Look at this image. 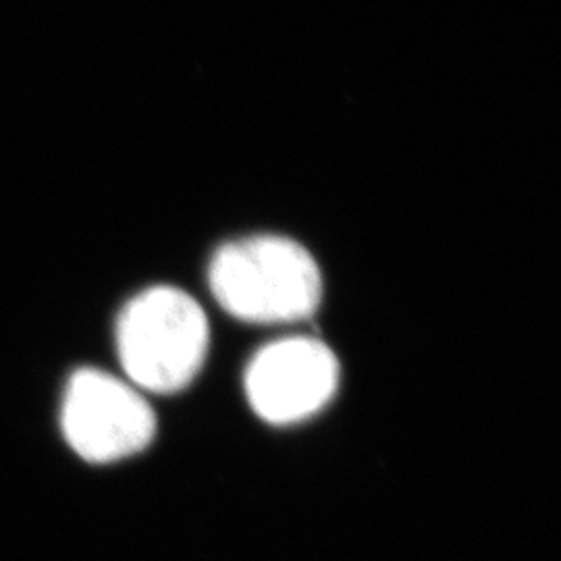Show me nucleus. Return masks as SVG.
<instances>
[{
	"label": "nucleus",
	"mask_w": 561,
	"mask_h": 561,
	"mask_svg": "<svg viewBox=\"0 0 561 561\" xmlns=\"http://www.w3.org/2000/svg\"><path fill=\"white\" fill-rule=\"evenodd\" d=\"M62 433L80 458L108 463L146 449L157 433V419L140 389L85 368L67 385Z\"/></svg>",
	"instance_id": "obj_3"
},
{
	"label": "nucleus",
	"mask_w": 561,
	"mask_h": 561,
	"mask_svg": "<svg viewBox=\"0 0 561 561\" xmlns=\"http://www.w3.org/2000/svg\"><path fill=\"white\" fill-rule=\"evenodd\" d=\"M201 304L175 287H152L129 301L117 321V352L136 389L175 393L196 379L208 352Z\"/></svg>",
	"instance_id": "obj_2"
},
{
	"label": "nucleus",
	"mask_w": 561,
	"mask_h": 561,
	"mask_svg": "<svg viewBox=\"0 0 561 561\" xmlns=\"http://www.w3.org/2000/svg\"><path fill=\"white\" fill-rule=\"evenodd\" d=\"M340 385L333 350L312 337L275 341L252 358L245 393L252 410L271 424H294L321 412Z\"/></svg>",
	"instance_id": "obj_4"
},
{
	"label": "nucleus",
	"mask_w": 561,
	"mask_h": 561,
	"mask_svg": "<svg viewBox=\"0 0 561 561\" xmlns=\"http://www.w3.org/2000/svg\"><path fill=\"white\" fill-rule=\"evenodd\" d=\"M213 296L231 317L256 324L304 321L321 304V268L298 241L254 236L229 241L210 262Z\"/></svg>",
	"instance_id": "obj_1"
}]
</instances>
